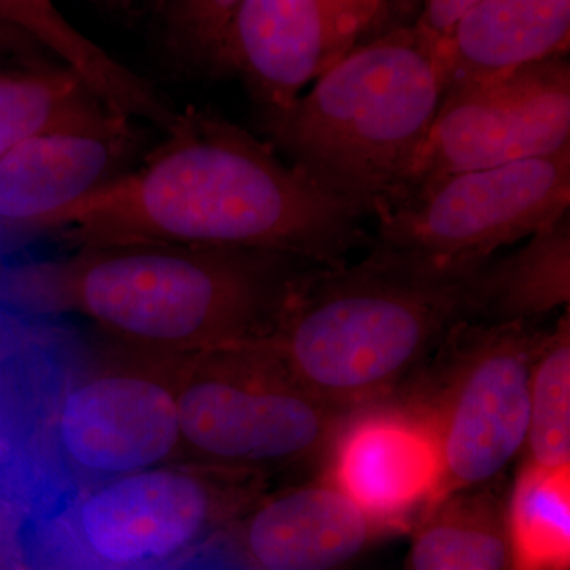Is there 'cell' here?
<instances>
[{
  "label": "cell",
  "mask_w": 570,
  "mask_h": 570,
  "mask_svg": "<svg viewBox=\"0 0 570 570\" xmlns=\"http://www.w3.org/2000/svg\"><path fill=\"white\" fill-rule=\"evenodd\" d=\"M225 531L243 570H347L393 534L325 472L262 494Z\"/></svg>",
  "instance_id": "cell-14"
},
{
  "label": "cell",
  "mask_w": 570,
  "mask_h": 570,
  "mask_svg": "<svg viewBox=\"0 0 570 570\" xmlns=\"http://www.w3.org/2000/svg\"><path fill=\"white\" fill-rule=\"evenodd\" d=\"M423 2L425 0H389V3H392L401 14H411L412 11L422 10Z\"/></svg>",
  "instance_id": "cell-30"
},
{
  "label": "cell",
  "mask_w": 570,
  "mask_h": 570,
  "mask_svg": "<svg viewBox=\"0 0 570 570\" xmlns=\"http://www.w3.org/2000/svg\"><path fill=\"white\" fill-rule=\"evenodd\" d=\"M355 45L335 0H242L225 31L219 75L245 81L265 127Z\"/></svg>",
  "instance_id": "cell-11"
},
{
  "label": "cell",
  "mask_w": 570,
  "mask_h": 570,
  "mask_svg": "<svg viewBox=\"0 0 570 570\" xmlns=\"http://www.w3.org/2000/svg\"><path fill=\"white\" fill-rule=\"evenodd\" d=\"M412 530L404 570H512L505 502L490 485L449 494Z\"/></svg>",
  "instance_id": "cell-18"
},
{
  "label": "cell",
  "mask_w": 570,
  "mask_h": 570,
  "mask_svg": "<svg viewBox=\"0 0 570 570\" xmlns=\"http://www.w3.org/2000/svg\"><path fill=\"white\" fill-rule=\"evenodd\" d=\"M489 261L374 242L356 264L307 269L268 343L307 390L352 414L396 395L456 325L475 321Z\"/></svg>",
  "instance_id": "cell-3"
},
{
  "label": "cell",
  "mask_w": 570,
  "mask_h": 570,
  "mask_svg": "<svg viewBox=\"0 0 570 570\" xmlns=\"http://www.w3.org/2000/svg\"><path fill=\"white\" fill-rule=\"evenodd\" d=\"M0 22L22 33L55 61L73 71L105 107L160 132L174 122L176 108L156 88L78 31L55 0H0Z\"/></svg>",
  "instance_id": "cell-16"
},
{
  "label": "cell",
  "mask_w": 570,
  "mask_h": 570,
  "mask_svg": "<svg viewBox=\"0 0 570 570\" xmlns=\"http://www.w3.org/2000/svg\"><path fill=\"white\" fill-rule=\"evenodd\" d=\"M512 570H570V466L523 461L505 502Z\"/></svg>",
  "instance_id": "cell-19"
},
{
  "label": "cell",
  "mask_w": 570,
  "mask_h": 570,
  "mask_svg": "<svg viewBox=\"0 0 570 570\" xmlns=\"http://www.w3.org/2000/svg\"><path fill=\"white\" fill-rule=\"evenodd\" d=\"M570 0H479L438 40L444 94L564 56Z\"/></svg>",
  "instance_id": "cell-15"
},
{
  "label": "cell",
  "mask_w": 570,
  "mask_h": 570,
  "mask_svg": "<svg viewBox=\"0 0 570 570\" xmlns=\"http://www.w3.org/2000/svg\"><path fill=\"white\" fill-rule=\"evenodd\" d=\"M523 456V461L540 468L570 466L569 307L550 330L532 367Z\"/></svg>",
  "instance_id": "cell-21"
},
{
  "label": "cell",
  "mask_w": 570,
  "mask_h": 570,
  "mask_svg": "<svg viewBox=\"0 0 570 570\" xmlns=\"http://www.w3.org/2000/svg\"><path fill=\"white\" fill-rule=\"evenodd\" d=\"M569 148L570 63L564 56H551L445 92L406 193L436 176Z\"/></svg>",
  "instance_id": "cell-9"
},
{
  "label": "cell",
  "mask_w": 570,
  "mask_h": 570,
  "mask_svg": "<svg viewBox=\"0 0 570 570\" xmlns=\"http://www.w3.org/2000/svg\"><path fill=\"white\" fill-rule=\"evenodd\" d=\"M7 362L9 360H3L0 362V425L6 422L7 411H9V400H10V377L7 374Z\"/></svg>",
  "instance_id": "cell-29"
},
{
  "label": "cell",
  "mask_w": 570,
  "mask_h": 570,
  "mask_svg": "<svg viewBox=\"0 0 570 570\" xmlns=\"http://www.w3.org/2000/svg\"><path fill=\"white\" fill-rule=\"evenodd\" d=\"M24 326L10 305L0 302V362L10 360L24 343Z\"/></svg>",
  "instance_id": "cell-26"
},
{
  "label": "cell",
  "mask_w": 570,
  "mask_h": 570,
  "mask_svg": "<svg viewBox=\"0 0 570 570\" xmlns=\"http://www.w3.org/2000/svg\"><path fill=\"white\" fill-rule=\"evenodd\" d=\"M17 549L14 521L9 510L0 505V570H18Z\"/></svg>",
  "instance_id": "cell-27"
},
{
  "label": "cell",
  "mask_w": 570,
  "mask_h": 570,
  "mask_svg": "<svg viewBox=\"0 0 570 570\" xmlns=\"http://www.w3.org/2000/svg\"><path fill=\"white\" fill-rule=\"evenodd\" d=\"M442 96L438 40L401 26L355 45L264 130L291 164L376 217L406 193Z\"/></svg>",
  "instance_id": "cell-4"
},
{
  "label": "cell",
  "mask_w": 570,
  "mask_h": 570,
  "mask_svg": "<svg viewBox=\"0 0 570 570\" xmlns=\"http://www.w3.org/2000/svg\"><path fill=\"white\" fill-rule=\"evenodd\" d=\"M63 397L56 439L75 468L119 478L184 461L170 360L129 355Z\"/></svg>",
  "instance_id": "cell-10"
},
{
  "label": "cell",
  "mask_w": 570,
  "mask_h": 570,
  "mask_svg": "<svg viewBox=\"0 0 570 570\" xmlns=\"http://www.w3.org/2000/svg\"><path fill=\"white\" fill-rule=\"evenodd\" d=\"M570 148L436 176L377 214V243L445 258H485L569 213Z\"/></svg>",
  "instance_id": "cell-7"
},
{
  "label": "cell",
  "mask_w": 570,
  "mask_h": 570,
  "mask_svg": "<svg viewBox=\"0 0 570 570\" xmlns=\"http://www.w3.org/2000/svg\"><path fill=\"white\" fill-rule=\"evenodd\" d=\"M324 469L392 532L412 530L436 502L442 475L433 428L395 396L352 412Z\"/></svg>",
  "instance_id": "cell-13"
},
{
  "label": "cell",
  "mask_w": 570,
  "mask_h": 570,
  "mask_svg": "<svg viewBox=\"0 0 570 570\" xmlns=\"http://www.w3.org/2000/svg\"><path fill=\"white\" fill-rule=\"evenodd\" d=\"M550 330L539 321L461 322L393 395L433 428L442 463L436 502L491 485L523 453L532 367Z\"/></svg>",
  "instance_id": "cell-6"
},
{
  "label": "cell",
  "mask_w": 570,
  "mask_h": 570,
  "mask_svg": "<svg viewBox=\"0 0 570 570\" xmlns=\"http://www.w3.org/2000/svg\"><path fill=\"white\" fill-rule=\"evenodd\" d=\"M242 0H165V47L184 69L219 75L228 21Z\"/></svg>",
  "instance_id": "cell-22"
},
{
  "label": "cell",
  "mask_w": 570,
  "mask_h": 570,
  "mask_svg": "<svg viewBox=\"0 0 570 570\" xmlns=\"http://www.w3.org/2000/svg\"><path fill=\"white\" fill-rule=\"evenodd\" d=\"M168 360L184 461L268 478L326 464L351 417L307 390L268 340Z\"/></svg>",
  "instance_id": "cell-5"
},
{
  "label": "cell",
  "mask_w": 570,
  "mask_h": 570,
  "mask_svg": "<svg viewBox=\"0 0 570 570\" xmlns=\"http://www.w3.org/2000/svg\"><path fill=\"white\" fill-rule=\"evenodd\" d=\"M164 138L107 183L52 214L41 235L71 249L124 245L250 247L317 266L366 245L358 205L219 112L178 111Z\"/></svg>",
  "instance_id": "cell-1"
},
{
  "label": "cell",
  "mask_w": 570,
  "mask_h": 570,
  "mask_svg": "<svg viewBox=\"0 0 570 570\" xmlns=\"http://www.w3.org/2000/svg\"><path fill=\"white\" fill-rule=\"evenodd\" d=\"M134 119L111 110L48 130L0 157V255L41 236L52 214L126 170L138 146Z\"/></svg>",
  "instance_id": "cell-12"
},
{
  "label": "cell",
  "mask_w": 570,
  "mask_h": 570,
  "mask_svg": "<svg viewBox=\"0 0 570 570\" xmlns=\"http://www.w3.org/2000/svg\"><path fill=\"white\" fill-rule=\"evenodd\" d=\"M105 9L118 10V11H137L153 9L159 13L163 10L165 0H94Z\"/></svg>",
  "instance_id": "cell-28"
},
{
  "label": "cell",
  "mask_w": 570,
  "mask_h": 570,
  "mask_svg": "<svg viewBox=\"0 0 570 570\" xmlns=\"http://www.w3.org/2000/svg\"><path fill=\"white\" fill-rule=\"evenodd\" d=\"M570 302V217L547 225L521 249L490 257L478 287L483 324L535 322Z\"/></svg>",
  "instance_id": "cell-17"
},
{
  "label": "cell",
  "mask_w": 570,
  "mask_h": 570,
  "mask_svg": "<svg viewBox=\"0 0 570 570\" xmlns=\"http://www.w3.org/2000/svg\"><path fill=\"white\" fill-rule=\"evenodd\" d=\"M268 475L174 461L108 479L78 505L75 530L111 568L167 560L225 530L268 489Z\"/></svg>",
  "instance_id": "cell-8"
},
{
  "label": "cell",
  "mask_w": 570,
  "mask_h": 570,
  "mask_svg": "<svg viewBox=\"0 0 570 570\" xmlns=\"http://www.w3.org/2000/svg\"><path fill=\"white\" fill-rule=\"evenodd\" d=\"M108 110L62 63L0 67V157L33 135L92 121Z\"/></svg>",
  "instance_id": "cell-20"
},
{
  "label": "cell",
  "mask_w": 570,
  "mask_h": 570,
  "mask_svg": "<svg viewBox=\"0 0 570 570\" xmlns=\"http://www.w3.org/2000/svg\"><path fill=\"white\" fill-rule=\"evenodd\" d=\"M348 31L356 40L385 13L389 0H335Z\"/></svg>",
  "instance_id": "cell-25"
},
{
  "label": "cell",
  "mask_w": 570,
  "mask_h": 570,
  "mask_svg": "<svg viewBox=\"0 0 570 570\" xmlns=\"http://www.w3.org/2000/svg\"><path fill=\"white\" fill-rule=\"evenodd\" d=\"M313 266L250 247H92L52 264L0 266V302L75 314L127 355L179 358L268 340Z\"/></svg>",
  "instance_id": "cell-2"
},
{
  "label": "cell",
  "mask_w": 570,
  "mask_h": 570,
  "mask_svg": "<svg viewBox=\"0 0 570 570\" xmlns=\"http://www.w3.org/2000/svg\"><path fill=\"white\" fill-rule=\"evenodd\" d=\"M475 2L479 0H425L414 24L441 40Z\"/></svg>",
  "instance_id": "cell-23"
},
{
  "label": "cell",
  "mask_w": 570,
  "mask_h": 570,
  "mask_svg": "<svg viewBox=\"0 0 570 570\" xmlns=\"http://www.w3.org/2000/svg\"><path fill=\"white\" fill-rule=\"evenodd\" d=\"M0 62L36 67L51 63V56L39 45L0 22Z\"/></svg>",
  "instance_id": "cell-24"
}]
</instances>
